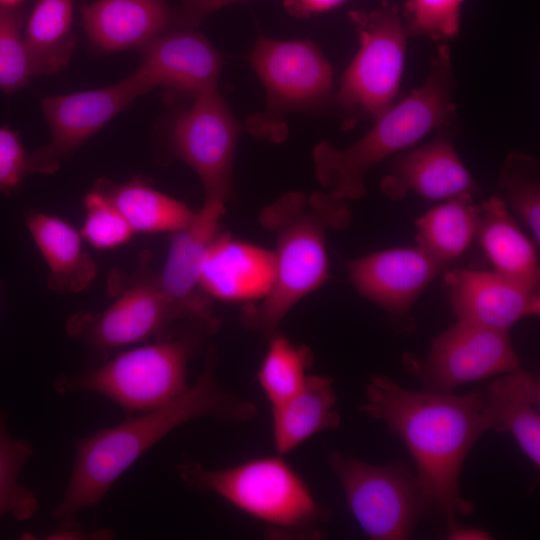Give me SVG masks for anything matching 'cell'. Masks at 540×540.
Listing matches in <instances>:
<instances>
[{
    "label": "cell",
    "instance_id": "obj_12",
    "mask_svg": "<svg viewBox=\"0 0 540 540\" xmlns=\"http://www.w3.org/2000/svg\"><path fill=\"white\" fill-rule=\"evenodd\" d=\"M448 267L417 245L373 252L346 263L355 290L378 306L399 332L414 327L412 307Z\"/></svg>",
    "mask_w": 540,
    "mask_h": 540
},
{
    "label": "cell",
    "instance_id": "obj_24",
    "mask_svg": "<svg viewBox=\"0 0 540 540\" xmlns=\"http://www.w3.org/2000/svg\"><path fill=\"white\" fill-rule=\"evenodd\" d=\"M336 400L332 379L307 375L297 392L272 406L273 440L278 454L294 450L318 432L338 428Z\"/></svg>",
    "mask_w": 540,
    "mask_h": 540
},
{
    "label": "cell",
    "instance_id": "obj_21",
    "mask_svg": "<svg viewBox=\"0 0 540 540\" xmlns=\"http://www.w3.org/2000/svg\"><path fill=\"white\" fill-rule=\"evenodd\" d=\"M483 410L491 431L510 432L519 447L540 466V383L517 369L493 380L482 391Z\"/></svg>",
    "mask_w": 540,
    "mask_h": 540
},
{
    "label": "cell",
    "instance_id": "obj_26",
    "mask_svg": "<svg viewBox=\"0 0 540 540\" xmlns=\"http://www.w3.org/2000/svg\"><path fill=\"white\" fill-rule=\"evenodd\" d=\"M478 218L473 194L442 201L415 220L416 244L449 266L475 239Z\"/></svg>",
    "mask_w": 540,
    "mask_h": 540
},
{
    "label": "cell",
    "instance_id": "obj_2",
    "mask_svg": "<svg viewBox=\"0 0 540 540\" xmlns=\"http://www.w3.org/2000/svg\"><path fill=\"white\" fill-rule=\"evenodd\" d=\"M256 412L254 403L222 388L209 364L168 403L77 439L71 476L52 517L60 522L75 520L82 509L96 507L131 465L186 422L209 417L237 424L253 419Z\"/></svg>",
    "mask_w": 540,
    "mask_h": 540
},
{
    "label": "cell",
    "instance_id": "obj_17",
    "mask_svg": "<svg viewBox=\"0 0 540 540\" xmlns=\"http://www.w3.org/2000/svg\"><path fill=\"white\" fill-rule=\"evenodd\" d=\"M223 62L205 36L182 27L167 30L143 46L134 74L146 93L164 86L195 98L217 88Z\"/></svg>",
    "mask_w": 540,
    "mask_h": 540
},
{
    "label": "cell",
    "instance_id": "obj_36",
    "mask_svg": "<svg viewBox=\"0 0 540 540\" xmlns=\"http://www.w3.org/2000/svg\"><path fill=\"white\" fill-rule=\"evenodd\" d=\"M93 536H97L99 539L103 538L101 536H104L107 539L109 536H112V534L108 530H101L94 534H88L78 525L76 520H70L62 521L57 529L46 535L45 539H91L94 538Z\"/></svg>",
    "mask_w": 540,
    "mask_h": 540
},
{
    "label": "cell",
    "instance_id": "obj_9",
    "mask_svg": "<svg viewBox=\"0 0 540 540\" xmlns=\"http://www.w3.org/2000/svg\"><path fill=\"white\" fill-rule=\"evenodd\" d=\"M328 462L355 519L374 540H403L433 509L416 476L404 463L378 466L332 451Z\"/></svg>",
    "mask_w": 540,
    "mask_h": 540
},
{
    "label": "cell",
    "instance_id": "obj_6",
    "mask_svg": "<svg viewBox=\"0 0 540 540\" xmlns=\"http://www.w3.org/2000/svg\"><path fill=\"white\" fill-rule=\"evenodd\" d=\"M215 328L193 326L179 337L123 351L94 369L61 375L54 382L59 393L93 392L108 398L128 413L162 406L187 387L190 358L203 337Z\"/></svg>",
    "mask_w": 540,
    "mask_h": 540
},
{
    "label": "cell",
    "instance_id": "obj_30",
    "mask_svg": "<svg viewBox=\"0 0 540 540\" xmlns=\"http://www.w3.org/2000/svg\"><path fill=\"white\" fill-rule=\"evenodd\" d=\"M32 454L29 441L9 436L6 416L0 410V517L10 514L24 521L38 511L36 494L19 482L20 471Z\"/></svg>",
    "mask_w": 540,
    "mask_h": 540
},
{
    "label": "cell",
    "instance_id": "obj_13",
    "mask_svg": "<svg viewBox=\"0 0 540 540\" xmlns=\"http://www.w3.org/2000/svg\"><path fill=\"white\" fill-rule=\"evenodd\" d=\"M145 93L133 73L105 88L43 98L51 139L30 154L32 173L57 171L80 145Z\"/></svg>",
    "mask_w": 540,
    "mask_h": 540
},
{
    "label": "cell",
    "instance_id": "obj_25",
    "mask_svg": "<svg viewBox=\"0 0 540 540\" xmlns=\"http://www.w3.org/2000/svg\"><path fill=\"white\" fill-rule=\"evenodd\" d=\"M73 0H38L23 33L32 76L64 69L76 44Z\"/></svg>",
    "mask_w": 540,
    "mask_h": 540
},
{
    "label": "cell",
    "instance_id": "obj_16",
    "mask_svg": "<svg viewBox=\"0 0 540 540\" xmlns=\"http://www.w3.org/2000/svg\"><path fill=\"white\" fill-rule=\"evenodd\" d=\"M454 130L443 129L416 149L389 158L381 189L393 200L412 192L429 201H445L481 188L461 160L454 144Z\"/></svg>",
    "mask_w": 540,
    "mask_h": 540
},
{
    "label": "cell",
    "instance_id": "obj_39",
    "mask_svg": "<svg viewBox=\"0 0 540 540\" xmlns=\"http://www.w3.org/2000/svg\"><path fill=\"white\" fill-rule=\"evenodd\" d=\"M25 0H0V5L10 6V7H19V5Z\"/></svg>",
    "mask_w": 540,
    "mask_h": 540
},
{
    "label": "cell",
    "instance_id": "obj_32",
    "mask_svg": "<svg viewBox=\"0 0 540 540\" xmlns=\"http://www.w3.org/2000/svg\"><path fill=\"white\" fill-rule=\"evenodd\" d=\"M19 7L0 5V90L12 94L26 87L32 77Z\"/></svg>",
    "mask_w": 540,
    "mask_h": 540
},
{
    "label": "cell",
    "instance_id": "obj_5",
    "mask_svg": "<svg viewBox=\"0 0 540 540\" xmlns=\"http://www.w3.org/2000/svg\"><path fill=\"white\" fill-rule=\"evenodd\" d=\"M176 469L189 488L220 496L277 536L313 538L327 519L307 484L280 456L259 457L219 470L184 458Z\"/></svg>",
    "mask_w": 540,
    "mask_h": 540
},
{
    "label": "cell",
    "instance_id": "obj_28",
    "mask_svg": "<svg viewBox=\"0 0 540 540\" xmlns=\"http://www.w3.org/2000/svg\"><path fill=\"white\" fill-rule=\"evenodd\" d=\"M270 338L257 377L261 389L272 406L297 392L311 367L313 355L309 348L293 344L284 335L274 333Z\"/></svg>",
    "mask_w": 540,
    "mask_h": 540
},
{
    "label": "cell",
    "instance_id": "obj_35",
    "mask_svg": "<svg viewBox=\"0 0 540 540\" xmlns=\"http://www.w3.org/2000/svg\"><path fill=\"white\" fill-rule=\"evenodd\" d=\"M238 1L243 0H180L176 22L184 28H194L212 12Z\"/></svg>",
    "mask_w": 540,
    "mask_h": 540
},
{
    "label": "cell",
    "instance_id": "obj_27",
    "mask_svg": "<svg viewBox=\"0 0 540 540\" xmlns=\"http://www.w3.org/2000/svg\"><path fill=\"white\" fill-rule=\"evenodd\" d=\"M135 233L176 232L195 211L141 181L101 187Z\"/></svg>",
    "mask_w": 540,
    "mask_h": 540
},
{
    "label": "cell",
    "instance_id": "obj_1",
    "mask_svg": "<svg viewBox=\"0 0 540 540\" xmlns=\"http://www.w3.org/2000/svg\"><path fill=\"white\" fill-rule=\"evenodd\" d=\"M360 411L385 422L403 440L423 493L448 524L458 514L473 513V503L460 493V474L478 438L490 430L482 392L413 391L386 375H373Z\"/></svg>",
    "mask_w": 540,
    "mask_h": 540
},
{
    "label": "cell",
    "instance_id": "obj_3",
    "mask_svg": "<svg viewBox=\"0 0 540 540\" xmlns=\"http://www.w3.org/2000/svg\"><path fill=\"white\" fill-rule=\"evenodd\" d=\"M456 77L450 48L442 43L430 61L426 79L372 122L351 146L326 141L312 151L316 177L325 192L345 200L362 199L365 175L374 166L407 151L431 132L450 129L457 120Z\"/></svg>",
    "mask_w": 540,
    "mask_h": 540
},
{
    "label": "cell",
    "instance_id": "obj_20",
    "mask_svg": "<svg viewBox=\"0 0 540 540\" xmlns=\"http://www.w3.org/2000/svg\"><path fill=\"white\" fill-rule=\"evenodd\" d=\"M80 13L88 38L106 52L142 48L174 19L165 0H96Z\"/></svg>",
    "mask_w": 540,
    "mask_h": 540
},
{
    "label": "cell",
    "instance_id": "obj_37",
    "mask_svg": "<svg viewBox=\"0 0 540 540\" xmlns=\"http://www.w3.org/2000/svg\"><path fill=\"white\" fill-rule=\"evenodd\" d=\"M344 0H286L285 6L289 12L298 17L308 16L330 10Z\"/></svg>",
    "mask_w": 540,
    "mask_h": 540
},
{
    "label": "cell",
    "instance_id": "obj_19",
    "mask_svg": "<svg viewBox=\"0 0 540 540\" xmlns=\"http://www.w3.org/2000/svg\"><path fill=\"white\" fill-rule=\"evenodd\" d=\"M274 276L273 251L219 234L205 256L199 285L210 298L251 301L269 292Z\"/></svg>",
    "mask_w": 540,
    "mask_h": 540
},
{
    "label": "cell",
    "instance_id": "obj_38",
    "mask_svg": "<svg viewBox=\"0 0 540 540\" xmlns=\"http://www.w3.org/2000/svg\"><path fill=\"white\" fill-rule=\"evenodd\" d=\"M448 539L450 540H489L492 536L477 527L458 526L455 522L448 524Z\"/></svg>",
    "mask_w": 540,
    "mask_h": 540
},
{
    "label": "cell",
    "instance_id": "obj_33",
    "mask_svg": "<svg viewBox=\"0 0 540 540\" xmlns=\"http://www.w3.org/2000/svg\"><path fill=\"white\" fill-rule=\"evenodd\" d=\"M86 211L82 237L97 250H110L126 244L135 232L99 187L84 197Z\"/></svg>",
    "mask_w": 540,
    "mask_h": 540
},
{
    "label": "cell",
    "instance_id": "obj_14",
    "mask_svg": "<svg viewBox=\"0 0 540 540\" xmlns=\"http://www.w3.org/2000/svg\"><path fill=\"white\" fill-rule=\"evenodd\" d=\"M225 204L205 200L185 227L171 233L168 255L155 281L178 321L217 327L211 298L201 290L199 280L205 256L220 234Z\"/></svg>",
    "mask_w": 540,
    "mask_h": 540
},
{
    "label": "cell",
    "instance_id": "obj_7",
    "mask_svg": "<svg viewBox=\"0 0 540 540\" xmlns=\"http://www.w3.org/2000/svg\"><path fill=\"white\" fill-rule=\"evenodd\" d=\"M349 18L359 39L358 50L343 73L332 102L344 128L377 118L395 103L401 85L407 34L396 5L354 10Z\"/></svg>",
    "mask_w": 540,
    "mask_h": 540
},
{
    "label": "cell",
    "instance_id": "obj_40",
    "mask_svg": "<svg viewBox=\"0 0 540 540\" xmlns=\"http://www.w3.org/2000/svg\"><path fill=\"white\" fill-rule=\"evenodd\" d=\"M1 288H2V284H1V282H0V293H1Z\"/></svg>",
    "mask_w": 540,
    "mask_h": 540
},
{
    "label": "cell",
    "instance_id": "obj_29",
    "mask_svg": "<svg viewBox=\"0 0 540 540\" xmlns=\"http://www.w3.org/2000/svg\"><path fill=\"white\" fill-rule=\"evenodd\" d=\"M499 187L504 201L540 245V163L532 155L512 151L501 167Z\"/></svg>",
    "mask_w": 540,
    "mask_h": 540
},
{
    "label": "cell",
    "instance_id": "obj_15",
    "mask_svg": "<svg viewBox=\"0 0 540 540\" xmlns=\"http://www.w3.org/2000/svg\"><path fill=\"white\" fill-rule=\"evenodd\" d=\"M178 321L155 278L138 280L100 312L81 311L66 322L67 333L99 353L164 336Z\"/></svg>",
    "mask_w": 540,
    "mask_h": 540
},
{
    "label": "cell",
    "instance_id": "obj_22",
    "mask_svg": "<svg viewBox=\"0 0 540 540\" xmlns=\"http://www.w3.org/2000/svg\"><path fill=\"white\" fill-rule=\"evenodd\" d=\"M475 239L493 271L539 292L538 247L520 229L503 198L492 196L479 205Z\"/></svg>",
    "mask_w": 540,
    "mask_h": 540
},
{
    "label": "cell",
    "instance_id": "obj_8",
    "mask_svg": "<svg viewBox=\"0 0 540 540\" xmlns=\"http://www.w3.org/2000/svg\"><path fill=\"white\" fill-rule=\"evenodd\" d=\"M249 61L266 91L265 109L246 121V129L258 139L281 143L287 138L285 118L290 113L332 102L333 68L312 41L260 36Z\"/></svg>",
    "mask_w": 540,
    "mask_h": 540
},
{
    "label": "cell",
    "instance_id": "obj_18",
    "mask_svg": "<svg viewBox=\"0 0 540 540\" xmlns=\"http://www.w3.org/2000/svg\"><path fill=\"white\" fill-rule=\"evenodd\" d=\"M443 278L450 307L460 321L510 330L523 318L539 316V292L495 271L447 269Z\"/></svg>",
    "mask_w": 540,
    "mask_h": 540
},
{
    "label": "cell",
    "instance_id": "obj_31",
    "mask_svg": "<svg viewBox=\"0 0 540 540\" xmlns=\"http://www.w3.org/2000/svg\"><path fill=\"white\" fill-rule=\"evenodd\" d=\"M464 0H407L402 22L408 37L445 43L457 37Z\"/></svg>",
    "mask_w": 540,
    "mask_h": 540
},
{
    "label": "cell",
    "instance_id": "obj_34",
    "mask_svg": "<svg viewBox=\"0 0 540 540\" xmlns=\"http://www.w3.org/2000/svg\"><path fill=\"white\" fill-rule=\"evenodd\" d=\"M29 174H32L31 155L16 132L0 126V193H12Z\"/></svg>",
    "mask_w": 540,
    "mask_h": 540
},
{
    "label": "cell",
    "instance_id": "obj_4",
    "mask_svg": "<svg viewBox=\"0 0 540 540\" xmlns=\"http://www.w3.org/2000/svg\"><path fill=\"white\" fill-rule=\"evenodd\" d=\"M260 222L276 236L274 281L260 303L242 308L240 319L270 337L290 309L327 280L326 233L349 227L351 211L345 199L325 191L288 192L261 212Z\"/></svg>",
    "mask_w": 540,
    "mask_h": 540
},
{
    "label": "cell",
    "instance_id": "obj_11",
    "mask_svg": "<svg viewBox=\"0 0 540 540\" xmlns=\"http://www.w3.org/2000/svg\"><path fill=\"white\" fill-rule=\"evenodd\" d=\"M171 130L174 156L199 176L205 200L226 203L232 191L233 160L240 126L217 88L194 98Z\"/></svg>",
    "mask_w": 540,
    "mask_h": 540
},
{
    "label": "cell",
    "instance_id": "obj_23",
    "mask_svg": "<svg viewBox=\"0 0 540 540\" xmlns=\"http://www.w3.org/2000/svg\"><path fill=\"white\" fill-rule=\"evenodd\" d=\"M26 225L47 264L50 289L78 293L93 282L97 265L84 249L80 231L59 217L39 211L28 213Z\"/></svg>",
    "mask_w": 540,
    "mask_h": 540
},
{
    "label": "cell",
    "instance_id": "obj_10",
    "mask_svg": "<svg viewBox=\"0 0 540 540\" xmlns=\"http://www.w3.org/2000/svg\"><path fill=\"white\" fill-rule=\"evenodd\" d=\"M424 391L453 393L463 384L521 368L510 330L458 320L436 336L422 361L407 359Z\"/></svg>",
    "mask_w": 540,
    "mask_h": 540
}]
</instances>
